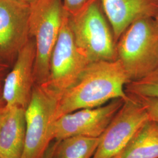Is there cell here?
Listing matches in <instances>:
<instances>
[{
	"label": "cell",
	"mask_w": 158,
	"mask_h": 158,
	"mask_svg": "<svg viewBox=\"0 0 158 158\" xmlns=\"http://www.w3.org/2000/svg\"><path fill=\"white\" fill-rule=\"evenodd\" d=\"M69 17L76 46L89 63L117 59L113 31L100 0Z\"/></svg>",
	"instance_id": "obj_4"
},
{
	"label": "cell",
	"mask_w": 158,
	"mask_h": 158,
	"mask_svg": "<svg viewBox=\"0 0 158 158\" xmlns=\"http://www.w3.org/2000/svg\"><path fill=\"white\" fill-rule=\"evenodd\" d=\"M36 44L30 38L19 52L2 85V97L8 107L17 106L26 110L31 101L35 83L34 65Z\"/></svg>",
	"instance_id": "obj_10"
},
{
	"label": "cell",
	"mask_w": 158,
	"mask_h": 158,
	"mask_svg": "<svg viewBox=\"0 0 158 158\" xmlns=\"http://www.w3.org/2000/svg\"><path fill=\"white\" fill-rule=\"evenodd\" d=\"M151 74H153V75H155V76H158V69L157 70H156L155 72H153V73Z\"/></svg>",
	"instance_id": "obj_23"
},
{
	"label": "cell",
	"mask_w": 158,
	"mask_h": 158,
	"mask_svg": "<svg viewBox=\"0 0 158 158\" xmlns=\"http://www.w3.org/2000/svg\"><path fill=\"white\" fill-rule=\"evenodd\" d=\"M100 2L115 42L131 24L142 18H155L158 14V0H100Z\"/></svg>",
	"instance_id": "obj_11"
},
{
	"label": "cell",
	"mask_w": 158,
	"mask_h": 158,
	"mask_svg": "<svg viewBox=\"0 0 158 158\" xmlns=\"http://www.w3.org/2000/svg\"><path fill=\"white\" fill-rule=\"evenodd\" d=\"M56 141H55V140H53L51 142V144L47 148L42 158H52V155H53L55 147L56 145Z\"/></svg>",
	"instance_id": "obj_19"
},
{
	"label": "cell",
	"mask_w": 158,
	"mask_h": 158,
	"mask_svg": "<svg viewBox=\"0 0 158 158\" xmlns=\"http://www.w3.org/2000/svg\"><path fill=\"white\" fill-rule=\"evenodd\" d=\"M155 22H156V23H157V25H158V15H157V16L155 17Z\"/></svg>",
	"instance_id": "obj_24"
},
{
	"label": "cell",
	"mask_w": 158,
	"mask_h": 158,
	"mask_svg": "<svg viewBox=\"0 0 158 158\" xmlns=\"http://www.w3.org/2000/svg\"><path fill=\"white\" fill-rule=\"evenodd\" d=\"M124 100L114 99L102 106L80 109L60 117L53 125V140L60 141L77 135L100 137Z\"/></svg>",
	"instance_id": "obj_8"
},
{
	"label": "cell",
	"mask_w": 158,
	"mask_h": 158,
	"mask_svg": "<svg viewBox=\"0 0 158 158\" xmlns=\"http://www.w3.org/2000/svg\"><path fill=\"white\" fill-rule=\"evenodd\" d=\"M66 14L62 0H35L30 5L29 35L36 44L35 85H43L48 80L51 55Z\"/></svg>",
	"instance_id": "obj_3"
},
{
	"label": "cell",
	"mask_w": 158,
	"mask_h": 158,
	"mask_svg": "<svg viewBox=\"0 0 158 158\" xmlns=\"http://www.w3.org/2000/svg\"><path fill=\"white\" fill-rule=\"evenodd\" d=\"M115 158H158V123L147 121Z\"/></svg>",
	"instance_id": "obj_13"
},
{
	"label": "cell",
	"mask_w": 158,
	"mask_h": 158,
	"mask_svg": "<svg viewBox=\"0 0 158 158\" xmlns=\"http://www.w3.org/2000/svg\"><path fill=\"white\" fill-rule=\"evenodd\" d=\"M11 68L9 64L0 61V85H2L6 76L10 70Z\"/></svg>",
	"instance_id": "obj_18"
},
{
	"label": "cell",
	"mask_w": 158,
	"mask_h": 158,
	"mask_svg": "<svg viewBox=\"0 0 158 158\" xmlns=\"http://www.w3.org/2000/svg\"><path fill=\"white\" fill-rule=\"evenodd\" d=\"M127 94L158 99V76L150 74L143 79L132 81L125 86Z\"/></svg>",
	"instance_id": "obj_15"
},
{
	"label": "cell",
	"mask_w": 158,
	"mask_h": 158,
	"mask_svg": "<svg viewBox=\"0 0 158 158\" xmlns=\"http://www.w3.org/2000/svg\"><path fill=\"white\" fill-rule=\"evenodd\" d=\"M134 96L145 108L150 119L158 123V99L143 96Z\"/></svg>",
	"instance_id": "obj_16"
},
{
	"label": "cell",
	"mask_w": 158,
	"mask_h": 158,
	"mask_svg": "<svg viewBox=\"0 0 158 158\" xmlns=\"http://www.w3.org/2000/svg\"><path fill=\"white\" fill-rule=\"evenodd\" d=\"M99 142L100 137L80 135L56 141L52 158H92Z\"/></svg>",
	"instance_id": "obj_14"
},
{
	"label": "cell",
	"mask_w": 158,
	"mask_h": 158,
	"mask_svg": "<svg viewBox=\"0 0 158 158\" xmlns=\"http://www.w3.org/2000/svg\"><path fill=\"white\" fill-rule=\"evenodd\" d=\"M130 79L118 59L89 63L74 85L60 97L55 120L83 108L102 106L117 98L126 100Z\"/></svg>",
	"instance_id": "obj_1"
},
{
	"label": "cell",
	"mask_w": 158,
	"mask_h": 158,
	"mask_svg": "<svg viewBox=\"0 0 158 158\" xmlns=\"http://www.w3.org/2000/svg\"><path fill=\"white\" fill-rule=\"evenodd\" d=\"M15 1H18V2H23V3H25V4H29V5H31L35 0H15Z\"/></svg>",
	"instance_id": "obj_22"
},
{
	"label": "cell",
	"mask_w": 158,
	"mask_h": 158,
	"mask_svg": "<svg viewBox=\"0 0 158 158\" xmlns=\"http://www.w3.org/2000/svg\"><path fill=\"white\" fill-rule=\"evenodd\" d=\"M64 10L69 16H74L86 8L94 0H62Z\"/></svg>",
	"instance_id": "obj_17"
},
{
	"label": "cell",
	"mask_w": 158,
	"mask_h": 158,
	"mask_svg": "<svg viewBox=\"0 0 158 158\" xmlns=\"http://www.w3.org/2000/svg\"><path fill=\"white\" fill-rule=\"evenodd\" d=\"M116 51L130 81L157 70L158 25L155 18H142L131 24L117 41Z\"/></svg>",
	"instance_id": "obj_2"
},
{
	"label": "cell",
	"mask_w": 158,
	"mask_h": 158,
	"mask_svg": "<svg viewBox=\"0 0 158 158\" xmlns=\"http://www.w3.org/2000/svg\"><path fill=\"white\" fill-rule=\"evenodd\" d=\"M100 137L92 158H117L132 137L150 118L135 96L129 94Z\"/></svg>",
	"instance_id": "obj_7"
},
{
	"label": "cell",
	"mask_w": 158,
	"mask_h": 158,
	"mask_svg": "<svg viewBox=\"0 0 158 158\" xmlns=\"http://www.w3.org/2000/svg\"><path fill=\"white\" fill-rule=\"evenodd\" d=\"M4 104L5 102L2 97V85H0V107Z\"/></svg>",
	"instance_id": "obj_21"
},
{
	"label": "cell",
	"mask_w": 158,
	"mask_h": 158,
	"mask_svg": "<svg viewBox=\"0 0 158 158\" xmlns=\"http://www.w3.org/2000/svg\"><path fill=\"white\" fill-rule=\"evenodd\" d=\"M6 107L0 130V158H22L26 138L25 109Z\"/></svg>",
	"instance_id": "obj_12"
},
{
	"label": "cell",
	"mask_w": 158,
	"mask_h": 158,
	"mask_svg": "<svg viewBox=\"0 0 158 158\" xmlns=\"http://www.w3.org/2000/svg\"><path fill=\"white\" fill-rule=\"evenodd\" d=\"M30 5L0 0V61L12 67L30 37Z\"/></svg>",
	"instance_id": "obj_9"
},
{
	"label": "cell",
	"mask_w": 158,
	"mask_h": 158,
	"mask_svg": "<svg viewBox=\"0 0 158 158\" xmlns=\"http://www.w3.org/2000/svg\"><path fill=\"white\" fill-rule=\"evenodd\" d=\"M60 96L44 85H35L25 110L26 138L22 158H42L53 139Z\"/></svg>",
	"instance_id": "obj_5"
},
{
	"label": "cell",
	"mask_w": 158,
	"mask_h": 158,
	"mask_svg": "<svg viewBox=\"0 0 158 158\" xmlns=\"http://www.w3.org/2000/svg\"><path fill=\"white\" fill-rule=\"evenodd\" d=\"M6 112H7V107L6 106V104L0 107V130H1L2 124L3 123V121L6 117Z\"/></svg>",
	"instance_id": "obj_20"
},
{
	"label": "cell",
	"mask_w": 158,
	"mask_h": 158,
	"mask_svg": "<svg viewBox=\"0 0 158 158\" xmlns=\"http://www.w3.org/2000/svg\"><path fill=\"white\" fill-rule=\"evenodd\" d=\"M89 63L76 46L66 12L51 55L49 77L43 85L61 97L74 85Z\"/></svg>",
	"instance_id": "obj_6"
}]
</instances>
